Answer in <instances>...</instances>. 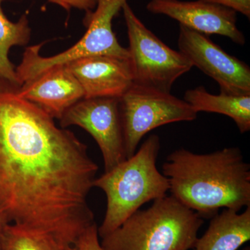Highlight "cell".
<instances>
[{
    "label": "cell",
    "instance_id": "1",
    "mask_svg": "<svg viewBox=\"0 0 250 250\" xmlns=\"http://www.w3.org/2000/svg\"><path fill=\"white\" fill-rule=\"evenodd\" d=\"M16 90L0 87V217L76 246L95 223L88 196L98 166L72 131Z\"/></svg>",
    "mask_w": 250,
    "mask_h": 250
},
{
    "label": "cell",
    "instance_id": "2",
    "mask_svg": "<svg viewBox=\"0 0 250 250\" xmlns=\"http://www.w3.org/2000/svg\"><path fill=\"white\" fill-rule=\"evenodd\" d=\"M162 174L171 195L202 218H213L220 208L239 212L250 206V166L240 148L209 154L180 148L167 156Z\"/></svg>",
    "mask_w": 250,
    "mask_h": 250
},
{
    "label": "cell",
    "instance_id": "10",
    "mask_svg": "<svg viewBox=\"0 0 250 250\" xmlns=\"http://www.w3.org/2000/svg\"><path fill=\"white\" fill-rule=\"evenodd\" d=\"M146 8L200 34L225 36L237 45L246 43V37L237 26L236 12L228 8L202 0H150Z\"/></svg>",
    "mask_w": 250,
    "mask_h": 250
},
{
    "label": "cell",
    "instance_id": "20",
    "mask_svg": "<svg viewBox=\"0 0 250 250\" xmlns=\"http://www.w3.org/2000/svg\"><path fill=\"white\" fill-rule=\"evenodd\" d=\"M6 223H5L3 219L0 217V237H1V232H2L3 229H4L5 225Z\"/></svg>",
    "mask_w": 250,
    "mask_h": 250
},
{
    "label": "cell",
    "instance_id": "6",
    "mask_svg": "<svg viewBox=\"0 0 250 250\" xmlns=\"http://www.w3.org/2000/svg\"><path fill=\"white\" fill-rule=\"evenodd\" d=\"M122 10L127 29L134 83L170 93L174 82L193 67L191 62L149 30L128 2Z\"/></svg>",
    "mask_w": 250,
    "mask_h": 250
},
{
    "label": "cell",
    "instance_id": "3",
    "mask_svg": "<svg viewBox=\"0 0 250 250\" xmlns=\"http://www.w3.org/2000/svg\"><path fill=\"white\" fill-rule=\"evenodd\" d=\"M161 149L159 136L152 134L134 155L95 179L106 197V210L98 228L99 237L109 234L143 205L165 197L168 179L156 167Z\"/></svg>",
    "mask_w": 250,
    "mask_h": 250
},
{
    "label": "cell",
    "instance_id": "9",
    "mask_svg": "<svg viewBox=\"0 0 250 250\" xmlns=\"http://www.w3.org/2000/svg\"><path fill=\"white\" fill-rule=\"evenodd\" d=\"M178 47L192 66L217 82L220 93L250 95L249 65L227 53L208 36L180 25Z\"/></svg>",
    "mask_w": 250,
    "mask_h": 250
},
{
    "label": "cell",
    "instance_id": "18",
    "mask_svg": "<svg viewBox=\"0 0 250 250\" xmlns=\"http://www.w3.org/2000/svg\"><path fill=\"white\" fill-rule=\"evenodd\" d=\"M202 1L228 8L233 10L235 12L243 14L248 19L250 18V0H202Z\"/></svg>",
    "mask_w": 250,
    "mask_h": 250
},
{
    "label": "cell",
    "instance_id": "15",
    "mask_svg": "<svg viewBox=\"0 0 250 250\" xmlns=\"http://www.w3.org/2000/svg\"><path fill=\"white\" fill-rule=\"evenodd\" d=\"M0 0V87L20 88L16 67L9 58V52L16 45H24L30 40L31 29L27 15L18 22H11L4 14Z\"/></svg>",
    "mask_w": 250,
    "mask_h": 250
},
{
    "label": "cell",
    "instance_id": "14",
    "mask_svg": "<svg viewBox=\"0 0 250 250\" xmlns=\"http://www.w3.org/2000/svg\"><path fill=\"white\" fill-rule=\"evenodd\" d=\"M197 112L220 113L229 117L241 134L250 130V95H232L208 93L204 86L188 90L184 97Z\"/></svg>",
    "mask_w": 250,
    "mask_h": 250
},
{
    "label": "cell",
    "instance_id": "8",
    "mask_svg": "<svg viewBox=\"0 0 250 250\" xmlns=\"http://www.w3.org/2000/svg\"><path fill=\"white\" fill-rule=\"evenodd\" d=\"M59 121L61 127L75 125L91 135L103 154L104 172L126 160L119 99H82L69 108Z\"/></svg>",
    "mask_w": 250,
    "mask_h": 250
},
{
    "label": "cell",
    "instance_id": "17",
    "mask_svg": "<svg viewBox=\"0 0 250 250\" xmlns=\"http://www.w3.org/2000/svg\"><path fill=\"white\" fill-rule=\"evenodd\" d=\"M77 250H104L99 240L98 228L96 223L88 227L77 242Z\"/></svg>",
    "mask_w": 250,
    "mask_h": 250
},
{
    "label": "cell",
    "instance_id": "11",
    "mask_svg": "<svg viewBox=\"0 0 250 250\" xmlns=\"http://www.w3.org/2000/svg\"><path fill=\"white\" fill-rule=\"evenodd\" d=\"M65 65L80 83L84 98L120 99L134 84L129 59L92 56Z\"/></svg>",
    "mask_w": 250,
    "mask_h": 250
},
{
    "label": "cell",
    "instance_id": "13",
    "mask_svg": "<svg viewBox=\"0 0 250 250\" xmlns=\"http://www.w3.org/2000/svg\"><path fill=\"white\" fill-rule=\"evenodd\" d=\"M250 240V206L242 213L225 208L210 218L194 250H238Z\"/></svg>",
    "mask_w": 250,
    "mask_h": 250
},
{
    "label": "cell",
    "instance_id": "22",
    "mask_svg": "<svg viewBox=\"0 0 250 250\" xmlns=\"http://www.w3.org/2000/svg\"><path fill=\"white\" fill-rule=\"evenodd\" d=\"M242 250H250V246L245 247V248H243V249Z\"/></svg>",
    "mask_w": 250,
    "mask_h": 250
},
{
    "label": "cell",
    "instance_id": "7",
    "mask_svg": "<svg viewBox=\"0 0 250 250\" xmlns=\"http://www.w3.org/2000/svg\"><path fill=\"white\" fill-rule=\"evenodd\" d=\"M119 108L126 159L134 155L141 139L152 130L170 123L193 121L197 117L184 100L135 83L119 99Z\"/></svg>",
    "mask_w": 250,
    "mask_h": 250
},
{
    "label": "cell",
    "instance_id": "4",
    "mask_svg": "<svg viewBox=\"0 0 250 250\" xmlns=\"http://www.w3.org/2000/svg\"><path fill=\"white\" fill-rule=\"evenodd\" d=\"M203 224L196 212L166 195L136 210L100 243L104 250H190Z\"/></svg>",
    "mask_w": 250,
    "mask_h": 250
},
{
    "label": "cell",
    "instance_id": "19",
    "mask_svg": "<svg viewBox=\"0 0 250 250\" xmlns=\"http://www.w3.org/2000/svg\"><path fill=\"white\" fill-rule=\"evenodd\" d=\"M51 2L62 6L67 11H70L72 8L83 10L87 12L93 11L97 6L98 0H49Z\"/></svg>",
    "mask_w": 250,
    "mask_h": 250
},
{
    "label": "cell",
    "instance_id": "12",
    "mask_svg": "<svg viewBox=\"0 0 250 250\" xmlns=\"http://www.w3.org/2000/svg\"><path fill=\"white\" fill-rule=\"evenodd\" d=\"M16 93L59 120L72 105L84 98L80 83L65 65L46 70L21 85Z\"/></svg>",
    "mask_w": 250,
    "mask_h": 250
},
{
    "label": "cell",
    "instance_id": "5",
    "mask_svg": "<svg viewBox=\"0 0 250 250\" xmlns=\"http://www.w3.org/2000/svg\"><path fill=\"white\" fill-rule=\"evenodd\" d=\"M128 0H98L93 11L86 13L87 31L75 45L51 57L40 55L41 45L28 47L22 62L16 67L20 85L35 78L42 72L76 59L98 55H110L129 59L127 48L121 45L113 31V18Z\"/></svg>",
    "mask_w": 250,
    "mask_h": 250
},
{
    "label": "cell",
    "instance_id": "16",
    "mask_svg": "<svg viewBox=\"0 0 250 250\" xmlns=\"http://www.w3.org/2000/svg\"><path fill=\"white\" fill-rule=\"evenodd\" d=\"M72 247L51 237L39 236L6 224L0 237V250H65Z\"/></svg>",
    "mask_w": 250,
    "mask_h": 250
},
{
    "label": "cell",
    "instance_id": "21",
    "mask_svg": "<svg viewBox=\"0 0 250 250\" xmlns=\"http://www.w3.org/2000/svg\"><path fill=\"white\" fill-rule=\"evenodd\" d=\"M65 250H77L76 246L72 247V248H68V249Z\"/></svg>",
    "mask_w": 250,
    "mask_h": 250
}]
</instances>
